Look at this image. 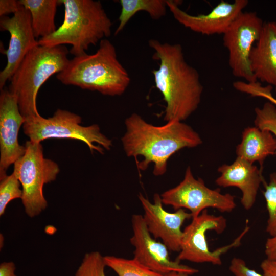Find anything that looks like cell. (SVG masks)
<instances>
[{
  "label": "cell",
  "mask_w": 276,
  "mask_h": 276,
  "mask_svg": "<svg viewBox=\"0 0 276 276\" xmlns=\"http://www.w3.org/2000/svg\"><path fill=\"white\" fill-rule=\"evenodd\" d=\"M153 50V58L159 67L152 73L155 85L166 103V122L183 121L198 108L203 90L198 71L186 60L179 43L148 41Z\"/></svg>",
  "instance_id": "obj_1"
},
{
  "label": "cell",
  "mask_w": 276,
  "mask_h": 276,
  "mask_svg": "<svg viewBox=\"0 0 276 276\" xmlns=\"http://www.w3.org/2000/svg\"><path fill=\"white\" fill-rule=\"evenodd\" d=\"M125 125L126 131L121 141L126 155L135 158L142 156L143 160L137 162V168L141 171L153 164L155 176L166 172L168 160L176 152L202 143L199 134L182 121L155 126L133 113L125 119Z\"/></svg>",
  "instance_id": "obj_2"
},
{
  "label": "cell",
  "mask_w": 276,
  "mask_h": 276,
  "mask_svg": "<svg viewBox=\"0 0 276 276\" xmlns=\"http://www.w3.org/2000/svg\"><path fill=\"white\" fill-rule=\"evenodd\" d=\"M56 78L64 85L109 96L122 95L131 81L127 70L118 59L115 47L106 38L100 41L95 53H86L70 60Z\"/></svg>",
  "instance_id": "obj_3"
},
{
  "label": "cell",
  "mask_w": 276,
  "mask_h": 276,
  "mask_svg": "<svg viewBox=\"0 0 276 276\" xmlns=\"http://www.w3.org/2000/svg\"><path fill=\"white\" fill-rule=\"evenodd\" d=\"M64 8L62 25L38 44L53 47L70 44L74 57L86 54L90 45L110 36L112 22L101 3L94 0H59Z\"/></svg>",
  "instance_id": "obj_4"
},
{
  "label": "cell",
  "mask_w": 276,
  "mask_h": 276,
  "mask_svg": "<svg viewBox=\"0 0 276 276\" xmlns=\"http://www.w3.org/2000/svg\"><path fill=\"white\" fill-rule=\"evenodd\" d=\"M69 51L65 45H37L26 55L10 79L8 89L17 99L25 120L40 115L36 107L37 93L52 75L67 66Z\"/></svg>",
  "instance_id": "obj_5"
},
{
  "label": "cell",
  "mask_w": 276,
  "mask_h": 276,
  "mask_svg": "<svg viewBox=\"0 0 276 276\" xmlns=\"http://www.w3.org/2000/svg\"><path fill=\"white\" fill-rule=\"evenodd\" d=\"M25 154L14 164L13 171L22 186L21 201L30 217L39 215L46 209L43 187L55 180L60 172L58 164L44 157L41 143L27 141Z\"/></svg>",
  "instance_id": "obj_6"
},
{
  "label": "cell",
  "mask_w": 276,
  "mask_h": 276,
  "mask_svg": "<svg viewBox=\"0 0 276 276\" xmlns=\"http://www.w3.org/2000/svg\"><path fill=\"white\" fill-rule=\"evenodd\" d=\"M80 116L67 110L58 109L53 116L44 118L40 115L26 119L23 125L24 132L30 140L41 143L48 139H71L85 143L91 153L97 151L103 154L104 149L109 150L112 141L100 131L99 126L80 125Z\"/></svg>",
  "instance_id": "obj_7"
},
{
  "label": "cell",
  "mask_w": 276,
  "mask_h": 276,
  "mask_svg": "<svg viewBox=\"0 0 276 276\" xmlns=\"http://www.w3.org/2000/svg\"><path fill=\"white\" fill-rule=\"evenodd\" d=\"M226 227V220L223 216L209 214L207 210L203 211L199 216L192 218L191 223L183 230L180 250L176 260L221 265L222 255L232 248L239 246L243 237L249 229V227L246 225L243 231L233 242L211 251L206 239V232L214 231L221 234Z\"/></svg>",
  "instance_id": "obj_8"
},
{
  "label": "cell",
  "mask_w": 276,
  "mask_h": 276,
  "mask_svg": "<svg viewBox=\"0 0 276 276\" xmlns=\"http://www.w3.org/2000/svg\"><path fill=\"white\" fill-rule=\"evenodd\" d=\"M160 197L163 204L171 205L175 210H189L192 218L208 208L230 213L236 206L234 195L222 194L218 189L209 188L201 178L194 177L190 166L186 170L183 180L177 186L164 192Z\"/></svg>",
  "instance_id": "obj_9"
},
{
  "label": "cell",
  "mask_w": 276,
  "mask_h": 276,
  "mask_svg": "<svg viewBox=\"0 0 276 276\" xmlns=\"http://www.w3.org/2000/svg\"><path fill=\"white\" fill-rule=\"evenodd\" d=\"M264 23L256 12H243L223 34V43L228 51L232 74L247 82L258 81L251 68L250 56Z\"/></svg>",
  "instance_id": "obj_10"
},
{
  "label": "cell",
  "mask_w": 276,
  "mask_h": 276,
  "mask_svg": "<svg viewBox=\"0 0 276 276\" xmlns=\"http://www.w3.org/2000/svg\"><path fill=\"white\" fill-rule=\"evenodd\" d=\"M133 235L130 241L134 247V258L148 268L163 274L171 272L192 275L197 269L170 259L168 247L153 239L148 230L143 216L134 214L131 219Z\"/></svg>",
  "instance_id": "obj_11"
},
{
  "label": "cell",
  "mask_w": 276,
  "mask_h": 276,
  "mask_svg": "<svg viewBox=\"0 0 276 276\" xmlns=\"http://www.w3.org/2000/svg\"><path fill=\"white\" fill-rule=\"evenodd\" d=\"M0 29L9 32L10 36L8 49L1 46V52L7 58L6 65L0 72L2 90L27 53L39 44L33 30L30 13L23 6L11 17H1Z\"/></svg>",
  "instance_id": "obj_12"
},
{
  "label": "cell",
  "mask_w": 276,
  "mask_h": 276,
  "mask_svg": "<svg viewBox=\"0 0 276 276\" xmlns=\"http://www.w3.org/2000/svg\"><path fill=\"white\" fill-rule=\"evenodd\" d=\"M182 1L167 0V7L174 19L191 31L205 35L223 34L248 5L247 0L233 3L221 1L206 14H190L182 10Z\"/></svg>",
  "instance_id": "obj_13"
},
{
  "label": "cell",
  "mask_w": 276,
  "mask_h": 276,
  "mask_svg": "<svg viewBox=\"0 0 276 276\" xmlns=\"http://www.w3.org/2000/svg\"><path fill=\"white\" fill-rule=\"evenodd\" d=\"M25 118L21 114L16 97L8 88L0 95V179L7 176L9 167L26 152L25 146L18 142L20 127Z\"/></svg>",
  "instance_id": "obj_14"
},
{
  "label": "cell",
  "mask_w": 276,
  "mask_h": 276,
  "mask_svg": "<svg viewBox=\"0 0 276 276\" xmlns=\"http://www.w3.org/2000/svg\"><path fill=\"white\" fill-rule=\"evenodd\" d=\"M138 197L144 211V220L151 235L155 239H162L169 250L179 251L183 234L181 227L187 219L192 218L191 214L183 209L174 213L165 211L158 194L154 195L153 202L141 194Z\"/></svg>",
  "instance_id": "obj_15"
},
{
  "label": "cell",
  "mask_w": 276,
  "mask_h": 276,
  "mask_svg": "<svg viewBox=\"0 0 276 276\" xmlns=\"http://www.w3.org/2000/svg\"><path fill=\"white\" fill-rule=\"evenodd\" d=\"M217 171L220 174L216 179V184L223 188H238L242 192L241 203L244 209H251L263 181L261 169L254 164L236 157L231 164L220 166Z\"/></svg>",
  "instance_id": "obj_16"
},
{
  "label": "cell",
  "mask_w": 276,
  "mask_h": 276,
  "mask_svg": "<svg viewBox=\"0 0 276 276\" xmlns=\"http://www.w3.org/2000/svg\"><path fill=\"white\" fill-rule=\"evenodd\" d=\"M250 56L256 79L276 87V21L264 22L258 40Z\"/></svg>",
  "instance_id": "obj_17"
},
{
  "label": "cell",
  "mask_w": 276,
  "mask_h": 276,
  "mask_svg": "<svg viewBox=\"0 0 276 276\" xmlns=\"http://www.w3.org/2000/svg\"><path fill=\"white\" fill-rule=\"evenodd\" d=\"M276 140L271 132L256 126L247 127L242 133L241 142L236 147V157L262 167L266 158L275 154Z\"/></svg>",
  "instance_id": "obj_18"
},
{
  "label": "cell",
  "mask_w": 276,
  "mask_h": 276,
  "mask_svg": "<svg viewBox=\"0 0 276 276\" xmlns=\"http://www.w3.org/2000/svg\"><path fill=\"white\" fill-rule=\"evenodd\" d=\"M19 2L30 13L36 38L45 37L56 31L55 18L59 0H19Z\"/></svg>",
  "instance_id": "obj_19"
},
{
  "label": "cell",
  "mask_w": 276,
  "mask_h": 276,
  "mask_svg": "<svg viewBox=\"0 0 276 276\" xmlns=\"http://www.w3.org/2000/svg\"><path fill=\"white\" fill-rule=\"evenodd\" d=\"M167 0H120L121 12L119 25L114 32L117 35L125 28L131 18L139 12H147L151 18L158 20L166 15Z\"/></svg>",
  "instance_id": "obj_20"
},
{
  "label": "cell",
  "mask_w": 276,
  "mask_h": 276,
  "mask_svg": "<svg viewBox=\"0 0 276 276\" xmlns=\"http://www.w3.org/2000/svg\"><path fill=\"white\" fill-rule=\"evenodd\" d=\"M104 260L118 276H165L143 265L134 259H127L113 256H106Z\"/></svg>",
  "instance_id": "obj_21"
},
{
  "label": "cell",
  "mask_w": 276,
  "mask_h": 276,
  "mask_svg": "<svg viewBox=\"0 0 276 276\" xmlns=\"http://www.w3.org/2000/svg\"><path fill=\"white\" fill-rule=\"evenodd\" d=\"M269 178L264 186L263 196L268 214L266 231L273 237L276 235V172L271 173Z\"/></svg>",
  "instance_id": "obj_22"
},
{
  "label": "cell",
  "mask_w": 276,
  "mask_h": 276,
  "mask_svg": "<svg viewBox=\"0 0 276 276\" xmlns=\"http://www.w3.org/2000/svg\"><path fill=\"white\" fill-rule=\"evenodd\" d=\"M0 180V216H2L11 201L21 198L22 190L20 188L21 183L14 172Z\"/></svg>",
  "instance_id": "obj_23"
},
{
  "label": "cell",
  "mask_w": 276,
  "mask_h": 276,
  "mask_svg": "<svg viewBox=\"0 0 276 276\" xmlns=\"http://www.w3.org/2000/svg\"><path fill=\"white\" fill-rule=\"evenodd\" d=\"M104 257L98 251L86 253L75 276H106Z\"/></svg>",
  "instance_id": "obj_24"
},
{
  "label": "cell",
  "mask_w": 276,
  "mask_h": 276,
  "mask_svg": "<svg viewBox=\"0 0 276 276\" xmlns=\"http://www.w3.org/2000/svg\"><path fill=\"white\" fill-rule=\"evenodd\" d=\"M255 113V126L260 129L270 131L276 140V106L267 101L261 107H256Z\"/></svg>",
  "instance_id": "obj_25"
},
{
  "label": "cell",
  "mask_w": 276,
  "mask_h": 276,
  "mask_svg": "<svg viewBox=\"0 0 276 276\" xmlns=\"http://www.w3.org/2000/svg\"><path fill=\"white\" fill-rule=\"evenodd\" d=\"M229 270L235 276H264L248 267L245 262L239 258H233Z\"/></svg>",
  "instance_id": "obj_26"
},
{
  "label": "cell",
  "mask_w": 276,
  "mask_h": 276,
  "mask_svg": "<svg viewBox=\"0 0 276 276\" xmlns=\"http://www.w3.org/2000/svg\"><path fill=\"white\" fill-rule=\"evenodd\" d=\"M19 1L16 0H1L0 1V16H7L10 13H15L21 7Z\"/></svg>",
  "instance_id": "obj_27"
},
{
  "label": "cell",
  "mask_w": 276,
  "mask_h": 276,
  "mask_svg": "<svg viewBox=\"0 0 276 276\" xmlns=\"http://www.w3.org/2000/svg\"><path fill=\"white\" fill-rule=\"evenodd\" d=\"M265 254L267 259L276 261V235L267 239L265 244Z\"/></svg>",
  "instance_id": "obj_28"
},
{
  "label": "cell",
  "mask_w": 276,
  "mask_h": 276,
  "mask_svg": "<svg viewBox=\"0 0 276 276\" xmlns=\"http://www.w3.org/2000/svg\"><path fill=\"white\" fill-rule=\"evenodd\" d=\"M272 86L267 85L260 87L256 91L254 97H262L266 99L276 106V98L272 94Z\"/></svg>",
  "instance_id": "obj_29"
},
{
  "label": "cell",
  "mask_w": 276,
  "mask_h": 276,
  "mask_svg": "<svg viewBox=\"0 0 276 276\" xmlns=\"http://www.w3.org/2000/svg\"><path fill=\"white\" fill-rule=\"evenodd\" d=\"M260 267L264 276H276V261L266 259L261 262Z\"/></svg>",
  "instance_id": "obj_30"
},
{
  "label": "cell",
  "mask_w": 276,
  "mask_h": 276,
  "mask_svg": "<svg viewBox=\"0 0 276 276\" xmlns=\"http://www.w3.org/2000/svg\"><path fill=\"white\" fill-rule=\"evenodd\" d=\"M15 265L12 262H4L0 264V276H16Z\"/></svg>",
  "instance_id": "obj_31"
},
{
  "label": "cell",
  "mask_w": 276,
  "mask_h": 276,
  "mask_svg": "<svg viewBox=\"0 0 276 276\" xmlns=\"http://www.w3.org/2000/svg\"><path fill=\"white\" fill-rule=\"evenodd\" d=\"M189 275L184 273H176L175 276H189Z\"/></svg>",
  "instance_id": "obj_32"
},
{
  "label": "cell",
  "mask_w": 276,
  "mask_h": 276,
  "mask_svg": "<svg viewBox=\"0 0 276 276\" xmlns=\"http://www.w3.org/2000/svg\"><path fill=\"white\" fill-rule=\"evenodd\" d=\"M176 272H171L165 275V276H175Z\"/></svg>",
  "instance_id": "obj_33"
},
{
  "label": "cell",
  "mask_w": 276,
  "mask_h": 276,
  "mask_svg": "<svg viewBox=\"0 0 276 276\" xmlns=\"http://www.w3.org/2000/svg\"><path fill=\"white\" fill-rule=\"evenodd\" d=\"M275 94H276V87H275Z\"/></svg>",
  "instance_id": "obj_34"
}]
</instances>
